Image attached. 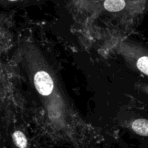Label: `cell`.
I'll return each mask as SVG.
<instances>
[{
  "label": "cell",
  "mask_w": 148,
  "mask_h": 148,
  "mask_svg": "<svg viewBox=\"0 0 148 148\" xmlns=\"http://www.w3.org/2000/svg\"><path fill=\"white\" fill-rule=\"evenodd\" d=\"M34 84L38 92L43 96L51 95L53 90V81L45 71H39L34 76Z\"/></svg>",
  "instance_id": "obj_1"
},
{
  "label": "cell",
  "mask_w": 148,
  "mask_h": 148,
  "mask_svg": "<svg viewBox=\"0 0 148 148\" xmlns=\"http://www.w3.org/2000/svg\"><path fill=\"white\" fill-rule=\"evenodd\" d=\"M132 128L135 133L140 136H148V120L139 119L132 124Z\"/></svg>",
  "instance_id": "obj_2"
},
{
  "label": "cell",
  "mask_w": 148,
  "mask_h": 148,
  "mask_svg": "<svg viewBox=\"0 0 148 148\" xmlns=\"http://www.w3.org/2000/svg\"><path fill=\"white\" fill-rule=\"evenodd\" d=\"M104 8L108 12H119L125 7L124 0H105Z\"/></svg>",
  "instance_id": "obj_3"
},
{
  "label": "cell",
  "mask_w": 148,
  "mask_h": 148,
  "mask_svg": "<svg viewBox=\"0 0 148 148\" xmlns=\"http://www.w3.org/2000/svg\"><path fill=\"white\" fill-rule=\"evenodd\" d=\"M12 139L14 144L19 148H26L27 145V140L25 135L20 131H16L13 133Z\"/></svg>",
  "instance_id": "obj_4"
},
{
  "label": "cell",
  "mask_w": 148,
  "mask_h": 148,
  "mask_svg": "<svg viewBox=\"0 0 148 148\" xmlns=\"http://www.w3.org/2000/svg\"><path fill=\"white\" fill-rule=\"evenodd\" d=\"M7 1H18V0H7Z\"/></svg>",
  "instance_id": "obj_5"
}]
</instances>
